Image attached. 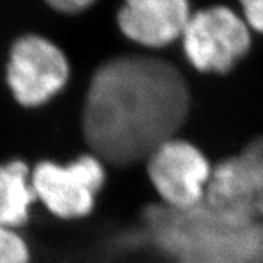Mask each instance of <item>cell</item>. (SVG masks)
<instances>
[{
  "instance_id": "obj_1",
  "label": "cell",
  "mask_w": 263,
  "mask_h": 263,
  "mask_svg": "<svg viewBox=\"0 0 263 263\" xmlns=\"http://www.w3.org/2000/svg\"><path fill=\"white\" fill-rule=\"evenodd\" d=\"M190 111V86L177 66L155 56H120L92 75L82 129L100 160L129 167L179 136Z\"/></svg>"
},
{
  "instance_id": "obj_2",
  "label": "cell",
  "mask_w": 263,
  "mask_h": 263,
  "mask_svg": "<svg viewBox=\"0 0 263 263\" xmlns=\"http://www.w3.org/2000/svg\"><path fill=\"white\" fill-rule=\"evenodd\" d=\"M259 222L234 227L219 219L203 203L173 209L161 203L142 214V234L155 250L174 263L214 257L237 250L253 240Z\"/></svg>"
},
{
  "instance_id": "obj_3",
  "label": "cell",
  "mask_w": 263,
  "mask_h": 263,
  "mask_svg": "<svg viewBox=\"0 0 263 263\" xmlns=\"http://www.w3.org/2000/svg\"><path fill=\"white\" fill-rule=\"evenodd\" d=\"M105 180V162L92 152L66 164L40 161L31 168V184L37 200L51 215L65 221L91 215Z\"/></svg>"
},
{
  "instance_id": "obj_4",
  "label": "cell",
  "mask_w": 263,
  "mask_h": 263,
  "mask_svg": "<svg viewBox=\"0 0 263 263\" xmlns=\"http://www.w3.org/2000/svg\"><path fill=\"white\" fill-rule=\"evenodd\" d=\"M214 164L195 142L171 138L145 160L146 177L158 203L173 209H192L203 203Z\"/></svg>"
},
{
  "instance_id": "obj_5",
  "label": "cell",
  "mask_w": 263,
  "mask_h": 263,
  "mask_svg": "<svg viewBox=\"0 0 263 263\" xmlns=\"http://www.w3.org/2000/svg\"><path fill=\"white\" fill-rule=\"evenodd\" d=\"M187 62L202 73L230 72L249 53V25L235 12L215 6L196 12L181 35Z\"/></svg>"
},
{
  "instance_id": "obj_6",
  "label": "cell",
  "mask_w": 263,
  "mask_h": 263,
  "mask_svg": "<svg viewBox=\"0 0 263 263\" xmlns=\"http://www.w3.org/2000/svg\"><path fill=\"white\" fill-rule=\"evenodd\" d=\"M6 81L16 103L25 108H37L65 89L69 62L50 40L25 35L10 48Z\"/></svg>"
},
{
  "instance_id": "obj_7",
  "label": "cell",
  "mask_w": 263,
  "mask_h": 263,
  "mask_svg": "<svg viewBox=\"0 0 263 263\" xmlns=\"http://www.w3.org/2000/svg\"><path fill=\"white\" fill-rule=\"evenodd\" d=\"M190 16L187 0H124L117 24L133 43L161 48L181 38Z\"/></svg>"
},
{
  "instance_id": "obj_8",
  "label": "cell",
  "mask_w": 263,
  "mask_h": 263,
  "mask_svg": "<svg viewBox=\"0 0 263 263\" xmlns=\"http://www.w3.org/2000/svg\"><path fill=\"white\" fill-rule=\"evenodd\" d=\"M203 205L230 226L246 227L260 221L253 190L238 152L214 165Z\"/></svg>"
},
{
  "instance_id": "obj_9",
  "label": "cell",
  "mask_w": 263,
  "mask_h": 263,
  "mask_svg": "<svg viewBox=\"0 0 263 263\" xmlns=\"http://www.w3.org/2000/svg\"><path fill=\"white\" fill-rule=\"evenodd\" d=\"M35 200L28 164L21 160L0 164V227L25 226Z\"/></svg>"
},
{
  "instance_id": "obj_10",
  "label": "cell",
  "mask_w": 263,
  "mask_h": 263,
  "mask_svg": "<svg viewBox=\"0 0 263 263\" xmlns=\"http://www.w3.org/2000/svg\"><path fill=\"white\" fill-rule=\"evenodd\" d=\"M238 155L245 164L250 186L253 190L259 219L263 221V136L246 143Z\"/></svg>"
},
{
  "instance_id": "obj_11",
  "label": "cell",
  "mask_w": 263,
  "mask_h": 263,
  "mask_svg": "<svg viewBox=\"0 0 263 263\" xmlns=\"http://www.w3.org/2000/svg\"><path fill=\"white\" fill-rule=\"evenodd\" d=\"M180 263H263V221L252 241L228 253Z\"/></svg>"
},
{
  "instance_id": "obj_12",
  "label": "cell",
  "mask_w": 263,
  "mask_h": 263,
  "mask_svg": "<svg viewBox=\"0 0 263 263\" xmlns=\"http://www.w3.org/2000/svg\"><path fill=\"white\" fill-rule=\"evenodd\" d=\"M31 252L18 230L0 227V263H29Z\"/></svg>"
},
{
  "instance_id": "obj_13",
  "label": "cell",
  "mask_w": 263,
  "mask_h": 263,
  "mask_svg": "<svg viewBox=\"0 0 263 263\" xmlns=\"http://www.w3.org/2000/svg\"><path fill=\"white\" fill-rule=\"evenodd\" d=\"M243 6L246 24L263 34V0H240Z\"/></svg>"
},
{
  "instance_id": "obj_14",
  "label": "cell",
  "mask_w": 263,
  "mask_h": 263,
  "mask_svg": "<svg viewBox=\"0 0 263 263\" xmlns=\"http://www.w3.org/2000/svg\"><path fill=\"white\" fill-rule=\"evenodd\" d=\"M53 9L65 13H75L89 8L95 0H46Z\"/></svg>"
}]
</instances>
